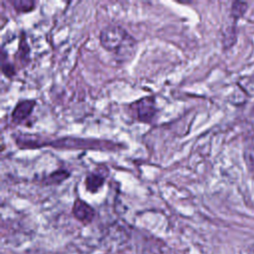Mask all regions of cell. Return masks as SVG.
<instances>
[{"mask_svg": "<svg viewBox=\"0 0 254 254\" xmlns=\"http://www.w3.org/2000/svg\"><path fill=\"white\" fill-rule=\"evenodd\" d=\"M99 42L104 50L113 54L121 63L132 60L137 50L136 39L116 24L107 25L100 31Z\"/></svg>", "mask_w": 254, "mask_h": 254, "instance_id": "obj_1", "label": "cell"}, {"mask_svg": "<svg viewBox=\"0 0 254 254\" xmlns=\"http://www.w3.org/2000/svg\"><path fill=\"white\" fill-rule=\"evenodd\" d=\"M158 111L159 109L154 95L142 97L128 106V112L131 117L134 120L145 124H151L156 118Z\"/></svg>", "mask_w": 254, "mask_h": 254, "instance_id": "obj_2", "label": "cell"}, {"mask_svg": "<svg viewBox=\"0 0 254 254\" xmlns=\"http://www.w3.org/2000/svg\"><path fill=\"white\" fill-rule=\"evenodd\" d=\"M111 143L100 141V140H94V139L65 137V138H61L59 140H55V141L44 140L42 147L52 146L54 148H64V149L87 148V149H106V150H109V149L112 148V145H113Z\"/></svg>", "mask_w": 254, "mask_h": 254, "instance_id": "obj_3", "label": "cell"}, {"mask_svg": "<svg viewBox=\"0 0 254 254\" xmlns=\"http://www.w3.org/2000/svg\"><path fill=\"white\" fill-rule=\"evenodd\" d=\"M109 171L107 167L101 166L88 173L84 179L85 190L90 193L97 192L105 184Z\"/></svg>", "mask_w": 254, "mask_h": 254, "instance_id": "obj_4", "label": "cell"}, {"mask_svg": "<svg viewBox=\"0 0 254 254\" xmlns=\"http://www.w3.org/2000/svg\"><path fill=\"white\" fill-rule=\"evenodd\" d=\"M37 102L34 99H22L16 103L12 112V121L16 124L24 123L33 113Z\"/></svg>", "mask_w": 254, "mask_h": 254, "instance_id": "obj_5", "label": "cell"}, {"mask_svg": "<svg viewBox=\"0 0 254 254\" xmlns=\"http://www.w3.org/2000/svg\"><path fill=\"white\" fill-rule=\"evenodd\" d=\"M72 215L82 223H90L94 216L95 210L93 207L81 198H76L72 205Z\"/></svg>", "mask_w": 254, "mask_h": 254, "instance_id": "obj_6", "label": "cell"}, {"mask_svg": "<svg viewBox=\"0 0 254 254\" xmlns=\"http://www.w3.org/2000/svg\"><path fill=\"white\" fill-rule=\"evenodd\" d=\"M30 47L27 43V39L25 37V33L22 32L21 36H20V41H19V45H18V51L15 54V58H17V60H19L20 64L22 65H26L28 64V63L30 62Z\"/></svg>", "mask_w": 254, "mask_h": 254, "instance_id": "obj_7", "label": "cell"}, {"mask_svg": "<svg viewBox=\"0 0 254 254\" xmlns=\"http://www.w3.org/2000/svg\"><path fill=\"white\" fill-rule=\"evenodd\" d=\"M70 177V173L65 169H58L56 171H53L48 176H46L43 179V183L48 186L52 185H61L65 180H67Z\"/></svg>", "mask_w": 254, "mask_h": 254, "instance_id": "obj_8", "label": "cell"}, {"mask_svg": "<svg viewBox=\"0 0 254 254\" xmlns=\"http://www.w3.org/2000/svg\"><path fill=\"white\" fill-rule=\"evenodd\" d=\"M10 4L14 8V10L19 14L32 12L36 7V2L32 0H13L10 1Z\"/></svg>", "mask_w": 254, "mask_h": 254, "instance_id": "obj_9", "label": "cell"}, {"mask_svg": "<svg viewBox=\"0 0 254 254\" xmlns=\"http://www.w3.org/2000/svg\"><path fill=\"white\" fill-rule=\"evenodd\" d=\"M1 68L2 73L9 78H12L16 74V67L11 62H9L5 50L3 48L1 49Z\"/></svg>", "mask_w": 254, "mask_h": 254, "instance_id": "obj_10", "label": "cell"}, {"mask_svg": "<svg viewBox=\"0 0 254 254\" xmlns=\"http://www.w3.org/2000/svg\"><path fill=\"white\" fill-rule=\"evenodd\" d=\"M247 8H248L247 3L235 1L232 3V6H231V16L234 18V20H237L244 15Z\"/></svg>", "mask_w": 254, "mask_h": 254, "instance_id": "obj_11", "label": "cell"}, {"mask_svg": "<svg viewBox=\"0 0 254 254\" xmlns=\"http://www.w3.org/2000/svg\"><path fill=\"white\" fill-rule=\"evenodd\" d=\"M245 160L250 169H254V148L250 147L245 151Z\"/></svg>", "mask_w": 254, "mask_h": 254, "instance_id": "obj_12", "label": "cell"}]
</instances>
